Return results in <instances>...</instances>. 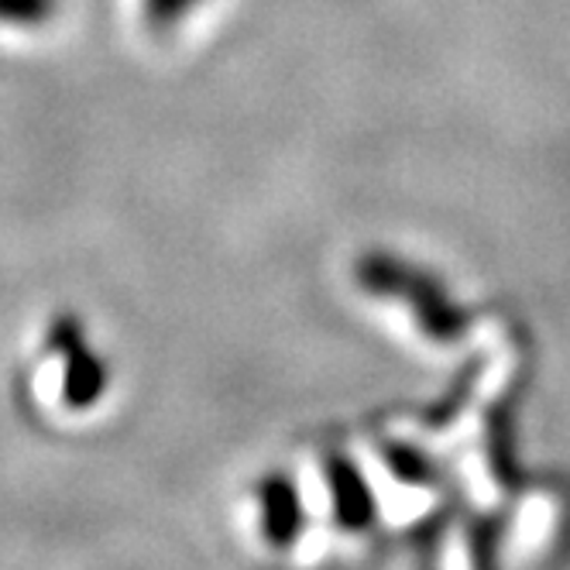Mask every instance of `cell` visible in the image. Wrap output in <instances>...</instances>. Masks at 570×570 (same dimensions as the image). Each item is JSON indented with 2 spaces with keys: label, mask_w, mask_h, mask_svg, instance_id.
Returning a JSON list of instances; mask_svg holds the SVG:
<instances>
[{
  "label": "cell",
  "mask_w": 570,
  "mask_h": 570,
  "mask_svg": "<svg viewBox=\"0 0 570 570\" xmlns=\"http://www.w3.org/2000/svg\"><path fill=\"white\" fill-rule=\"evenodd\" d=\"M59 8V0H0V24L8 28H38Z\"/></svg>",
  "instance_id": "cell-1"
}]
</instances>
